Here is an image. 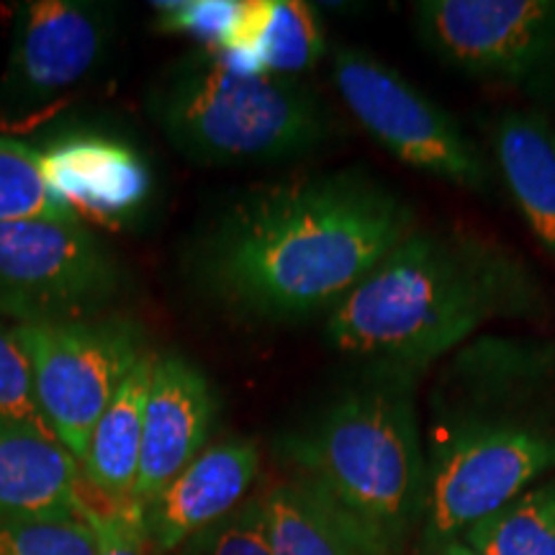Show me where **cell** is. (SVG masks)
I'll return each mask as SVG.
<instances>
[{
  "mask_svg": "<svg viewBox=\"0 0 555 555\" xmlns=\"http://www.w3.org/2000/svg\"><path fill=\"white\" fill-rule=\"evenodd\" d=\"M416 229L414 208L363 172H327L247 193L208 227L196 278L262 322L335 309Z\"/></svg>",
  "mask_w": 555,
  "mask_h": 555,
  "instance_id": "6da1fadb",
  "label": "cell"
},
{
  "mask_svg": "<svg viewBox=\"0 0 555 555\" xmlns=\"http://www.w3.org/2000/svg\"><path fill=\"white\" fill-rule=\"evenodd\" d=\"M457 360L455 388L435 401L422 555L463 538L555 470V401L545 397L555 347L491 345Z\"/></svg>",
  "mask_w": 555,
  "mask_h": 555,
  "instance_id": "7a4b0ae2",
  "label": "cell"
},
{
  "mask_svg": "<svg viewBox=\"0 0 555 555\" xmlns=\"http://www.w3.org/2000/svg\"><path fill=\"white\" fill-rule=\"evenodd\" d=\"M540 307L535 278L512 255L468 234L414 229L332 309L327 339L416 376L489 319Z\"/></svg>",
  "mask_w": 555,
  "mask_h": 555,
  "instance_id": "3957f363",
  "label": "cell"
},
{
  "mask_svg": "<svg viewBox=\"0 0 555 555\" xmlns=\"http://www.w3.org/2000/svg\"><path fill=\"white\" fill-rule=\"evenodd\" d=\"M350 388L281 440L298 478L322 491L386 555H404L422 527L427 455L414 404V373L386 371Z\"/></svg>",
  "mask_w": 555,
  "mask_h": 555,
  "instance_id": "277c9868",
  "label": "cell"
},
{
  "mask_svg": "<svg viewBox=\"0 0 555 555\" xmlns=\"http://www.w3.org/2000/svg\"><path fill=\"white\" fill-rule=\"evenodd\" d=\"M150 111L172 147L198 165L283 163L332 134L322 101L301 82L217 57L170 73L152 90Z\"/></svg>",
  "mask_w": 555,
  "mask_h": 555,
  "instance_id": "5b68a950",
  "label": "cell"
},
{
  "mask_svg": "<svg viewBox=\"0 0 555 555\" xmlns=\"http://www.w3.org/2000/svg\"><path fill=\"white\" fill-rule=\"evenodd\" d=\"M11 335L29 363L47 427L80 463L103 412L139 360L150 356L142 327L129 319L93 317L16 324Z\"/></svg>",
  "mask_w": 555,
  "mask_h": 555,
  "instance_id": "8992f818",
  "label": "cell"
},
{
  "mask_svg": "<svg viewBox=\"0 0 555 555\" xmlns=\"http://www.w3.org/2000/svg\"><path fill=\"white\" fill-rule=\"evenodd\" d=\"M121 266L80 219L0 221V314L18 324L101 317Z\"/></svg>",
  "mask_w": 555,
  "mask_h": 555,
  "instance_id": "52a82bcc",
  "label": "cell"
},
{
  "mask_svg": "<svg viewBox=\"0 0 555 555\" xmlns=\"http://www.w3.org/2000/svg\"><path fill=\"white\" fill-rule=\"evenodd\" d=\"M414 18L448 67L555 99V0H422Z\"/></svg>",
  "mask_w": 555,
  "mask_h": 555,
  "instance_id": "ba28073f",
  "label": "cell"
},
{
  "mask_svg": "<svg viewBox=\"0 0 555 555\" xmlns=\"http://www.w3.org/2000/svg\"><path fill=\"white\" fill-rule=\"evenodd\" d=\"M335 82L360 127L401 163L466 191L491 189V168L474 139L397 69L343 47L335 52Z\"/></svg>",
  "mask_w": 555,
  "mask_h": 555,
  "instance_id": "9c48e42d",
  "label": "cell"
},
{
  "mask_svg": "<svg viewBox=\"0 0 555 555\" xmlns=\"http://www.w3.org/2000/svg\"><path fill=\"white\" fill-rule=\"evenodd\" d=\"M111 24L106 11L78 0H34L16 13L3 95L41 103L73 88L99 65Z\"/></svg>",
  "mask_w": 555,
  "mask_h": 555,
  "instance_id": "30bf717a",
  "label": "cell"
},
{
  "mask_svg": "<svg viewBox=\"0 0 555 555\" xmlns=\"http://www.w3.org/2000/svg\"><path fill=\"white\" fill-rule=\"evenodd\" d=\"M217 409V393L201 367L176 352L155 356L144 406L137 504H150L180 470L204 453Z\"/></svg>",
  "mask_w": 555,
  "mask_h": 555,
  "instance_id": "8fae6325",
  "label": "cell"
},
{
  "mask_svg": "<svg viewBox=\"0 0 555 555\" xmlns=\"http://www.w3.org/2000/svg\"><path fill=\"white\" fill-rule=\"evenodd\" d=\"M260 470L253 440H224L206 448L159 494L144 504V527L155 555L189 545L221 522L249 494Z\"/></svg>",
  "mask_w": 555,
  "mask_h": 555,
  "instance_id": "7c38bea8",
  "label": "cell"
},
{
  "mask_svg": "<svg viewBox=\"0 0 555 555\" xmlns=\"http://www.w3.org/2000/svg\"><path fill=\"white\" fill-rule=\"evenodd\" d=\"M41 176L82 217L121 224L147 204L152 176L129 144L103 134H73L39 152Z\"/></svg>",
  "mask_w": 555,
  "mask_h": 555,
  "instance_id": "4fadbf2b",
  "label": "cell"
},
{
  "mask_svg": "<svg viewBox=\"0 0 555 555\" xmlns=\"http://www.w3.org/2000/svg\"><path fill=\"white\" fill-rule=\"evenodd\" d=\"M78 466L50 429L0 416V522L80 517L88 494Z\"/></svg>",
  "mask_w": 555,
  "mask_h": 555,
  "instance_id": "5bb4252c",
  "label": "cell"
},
{
  "mask_svg": "<svg viewBox=\"0 0 555 555\" xmlns=\"http://www.w3.org/2000/svg\"><path fill=\"white\" fill-rule=\"evenodd\" d=\"M324 50L327 44L311 5L298 0H240L232 31L214 57L242 73L291 78L314 67Z\"/></svg>",
  "mask_w": 555,
  "mask_h": 555,
  "instance_id": "9a60e30c",
  "label": "cell"
},
{
  "mask_svg": "<svg viewBox=\"0 0 555 555\" xmlns=\"http://www.w3.org/2000/svg\"><path fill=\"white\" fill-rule=\"evenodd\" d=\"M491 139L504 183L532 234L555 258V127L535 111H504Z\"/></svg>",
  "mask_w": 555,
  "mask_h": 555,
  "instance_id": "2e32d148",
  "label": "cell"
},
{
  "mask_svg": "<svg viewBox=\"0 0 555 555\" xmlns=\"http://www.w3.org/2000/svg\"><path fill=\"white\" fill-rule=\"evenodd\" d=\"M262 504L275 555H386L363 527L301 478L262 491Z\"/></svg>",
  "mask_w": 555,
  "mask_h": 555,
  "instance_id": "e0dca14e",
  "label": "cell"
},
{
  "mask_svg": "<svg viewBox=\"0 0 555 555\" xmlns=\"http://www.w3.org/2000/svg\"><path fill=\"white\" fill-rule=\"evenodd\" d=\"M152 363H155V356L150 352L129 373L119 393L95 425L86 457L80 461L86 483L111 502H134Z\"/></svg>",
  "mask_w": 555,
  "mask_h": 555,
  "instance_id": "ac0fdd59",
  "label": "cell"
},
{
  "mask_svg": "<svg viewBox=\"0 0 555 555\" xmlns=\"http://www.w3.org/2000/svg\"><path fill=\"white\" fill-rule=\"evenodd\" d=\"M461 540L481 555H555V478L527 489Z\"/></svg>",
  "mask_w": 555,
  "mask_h": 555,
  "instance_id": "d6986e66",
  "label": "cell"
},
{
  "mask_svg": "<svg viewBox=\"0 0 555 555\" xmlns=\"http://www.w3.org/2000/svg\"><path fill=\"white\" fill-rule=\"evenodd\" d=\"M80 219L41 176L39 150L0 137V221Z\"/></svg>",
  "mask_w": 555,
  "mask_h": 555,
  "instance_id": "ffe728a7",
  "label": "cell"
},
{
  "mask_svg": "<svg viewBox=\"0 0 555 555\" xmlns=\"http://www.w3.org/2000/svg\"><path fill=\"white\" fill-rule=\"evenodd\" d=\"M0 555H95L82 517L0 522Z\"/></svg>",
  "mask_w": 555,
  "mask_h": 555,
  "instance_id": "44dd1931",
  "label": "cell"
},
{
  "mask_svg": "<svg viewBox=\"0 0 555 555\" xmlns=\"http://www.w3.org/2000/svg\"><path fill=\"white\" fill-rule=\"evenodd\" d=\"M189 555H275L268 535L262 494L247 499L232 515L193 538Z\"/></svg>",
  "mask_w": 555,
  "mask_h": 555,
  "instance_id": "7402d4cb",
  "label": "cell"
},
{
  "mask_svg": "<svg viewBox=\"0 0 555 555\" xmlns=\"http://www.w3.org/2000/svg\"><path fill=\"white\" fill-rule=\"evenodd\" d=\"M80 517L93 535L95 555H155L142 504L106 499V506H95L88 496Z\"/></svg>",
  "mask_w": 555,
  "mask_h": 555,
  "instance_id": "603a6c76",
  "label": "cell"
},
{
  "mask_svg": "<svg viewBox=\"0 0 555 555\" xmlns=\"http://www.w3.org/2000/svg\"><path fill=\"white\" fill-rule=\"evenodd\" d=\"M157 29L208 41L214 50L224 44L237 18L240 0H176L155 3Z\"/></svg>",
  "mask_w": 555,
  "mask_h": 555,
  "instance_id": "cb8c5ba5",
  "label": "cell"
},
{
  "mask_svg": "<svg viewBox=\"0 0 555 555\" xmlns=\"http://www.w3.org/2000/svg\"><path fill=\"white\" fill-rule=\"evenodd\" d=\"M0 416L50 429L41 416L37 397H34L29 363H26L11 330H5L3 324H0Z\"/></svg>",
  "mask_w": 555,
  "mask_h": 555,
  "instance_id": "d4e9b609",
  "label": "cell"
},
{
  "mask_svg": "<svg viewBox=\"0 0 555 555\" xmlns=\"http://www.w3.org/2000/svg\"><path fill=\"white\" fill-rule=\"evenodd\" d=\"M425 555H481V553H476L474 547H468L461 538H457V540H448V543L437 545L435 551H429Z\"/></svg>",
  "mask_w": 555,
  "mask_h": 555,
  "instance_id": "484cf974",
  "label": "cell"
}]
</instances>
